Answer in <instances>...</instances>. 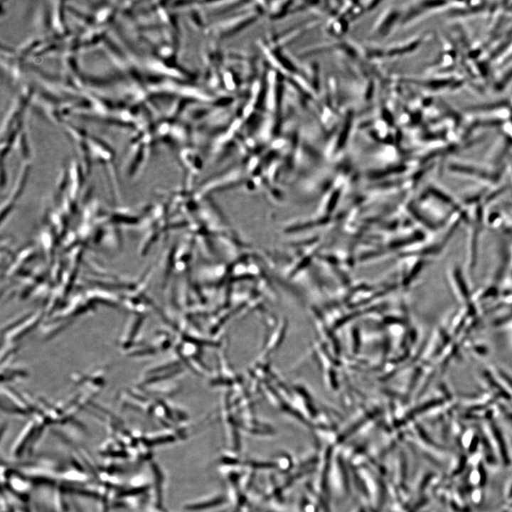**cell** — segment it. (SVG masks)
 <instances>
[{"label": "cell", "instance_id": "obj_1", "mask_svg": "<svg viewBox=\"0 0 512 512\" xmlns=\"http://www.w3.org/2000/svg\"><path fill=\"white\" fill-rule=\"evenodd\" d=\"M512 79V69L508 70L506 75L502 78V80L498 84V87L503 88Z\"/></svg>", "mask_w": 512, "mask_h": 512}]
</instances>
